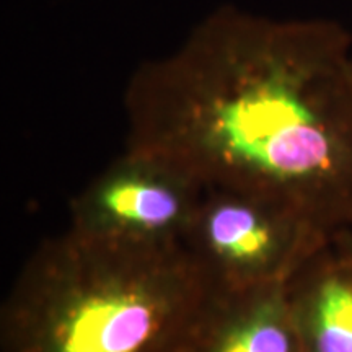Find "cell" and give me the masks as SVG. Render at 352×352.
<instances>
[{"label":"cell","instance_id":"1","mask_svg":"<svg viewBox=\"0 0 352 352\" xmlns=\"http://www.w3.org/2000/svg\"><path fill=\"white\" fill-rule=\"evenodd\" d=\"M351 64L331 21L217 15L132 78L127 147L204 188L287 202L334 236L352 227Z\"/></svg>","mask_w":352,"mask_h":352},{"label":"cell","instance_id":"2","mask_svg":"<svg viewBox=\"0 0 352 352\" xmlns=\"http://www.w3.org/2000/svg\"><path fill=\"white\" fill-rule=\"evenodd\" d=\"M210 289L184 246L131 248L65 230L25 263L2 352H182Z\"/></svg>","mask_w":352,"mask_h":352},{"label":"cell","instance_id":"3","mask_svg":"<svg viewBox=\"0 0 352 352\" xmlns=\"http://www.w3.org/2000/svg\"><path fill=\"white\" fill-rule=\"evenodd\" d=\"M333 235L276 197L206 188L184 250L210 292L285 285Z\"/></svg>","mask_w":352,"mask_h":352},{"label":"cell","instance_id":"4","mask_svg":"<svg viewBox=\"0 0 352 352\" xmlns=\"http://www.w3.org/2000/svg\"><path fill=\"white\" fill-rule=\"evenodd\" d=\"M204 189L168 158L127 147L74 197L67 230L116 246L178 248Z\"/></svg>","mask_w":352,"mask_h":352},{"label":"cell","instance_id":"5","mask_svg":"<svg viewBox=\"0 0 352 352\" xmlns=\"http://www.w3.org/2000/svg\"><path fill=\"white\" fill-rule=\"evenodd\" d=\"M287 285L210 292L182 352H307Z\"/></svg>","mask_w":352,"mask_h":352},{"label":"cell","instance_id":"6","mask_svg":"<svg viewBox=\"0 0 352 352\" xmlns=\"http://www.w3.org/2000/svg\"><path fill=\"white\" fill-rule=\"evenodd\" d=\"M287 287L307 352H352V253L338 235Z\"/></svg>","mask_w":352,"mask_h":352},{"label":"cell","instance_id":"7","mask_svg":"<svg viewBox=\"0 0 352 352\" xmlns=\"http://www.w3.org/2000/svg\"><path fill=\"white\" fill-rule=\"evenodd\" d=\"M338 239H340L342 243H344L346 248L352 253V227L347 228V230H342L338 233Z\"/></svg>","mask_w":352,"mask_h":352},{"label":"cell","instance_id":"8","mask_svg":"<svg viewBox=\"0 0 352 352\" xmlns=\"http://www.w3.org/2000/svg\"><path fill=\"white\" fill-rule=\"evenodd\" d=\"M351 67H352V64H351Z\"/></svg>","mask_w":352,"mask_h":352}]
</instances>
